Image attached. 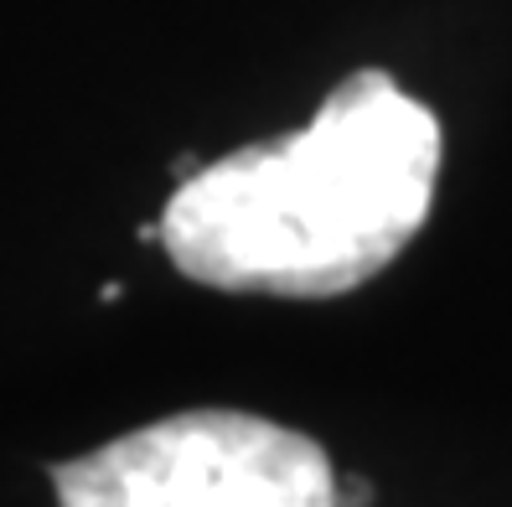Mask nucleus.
I'll list each match as a JSON object with an SVG mask.
<instances>
[{"label": "nucleus", "instance_id": "1", "mask_svg": "<svg viewBox=\"0 0 512 507\" xmlns=\"http://www.w3.org/2000/svg\"><path fill=\"white\" fill-rule=\"evenodd\" d=\"M435 176V114L388 73L357 68L306 130L192 171L161 213V244L197 285L331 301L409 249Z\"/></svg>", "mask_w": 512, "mask_h": 507}, {"label": "nucleus", "instance_id": "2", "mask_svg": "<svg viewBox=\"0 0 512 507\" xmlns=\"http://www.w3.org/2000/svg\"><path fill=\"white\" fill-rule=\"evenodd\" d=\"M63 507H337L326 451L275 420L192 409L52 471Z\"/></svg>", "mask_w": 512, "mask_h": 507}, {"label": "nucleus", "instance_id": "3", "mask_svg": "<svg viewBox=\"0 0 512 507\" xmlns=\"http://www.w3.org/2000/svg\"><path fill=\"white\" fill-rule=\"evenodd\" d=\"M368 487L363 482H337V507H368Z\"/></svg>", "mask_w": 512, "mask_h": 507}]
</instances>
